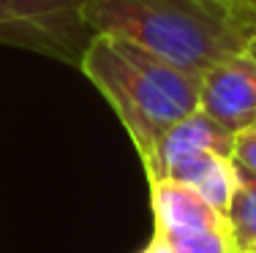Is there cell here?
Masks as SVG:
<instances>
[{
	"label": "cell",
	"instance_id": "6da1fadb",
	"mask_svg": "<svg viewBox=\"0 0 256 253\" xmlns=\"http://www.w3.org/2000/svg\"><path fill=\"white\" fill-rule=\"evenodd\" d=\"M84 16L96 35L123 38L194 79L254 49V33L229 0H90Z\"/></svg>",
	"mask_w": 256,
	"mask_h": 253
},
{
	"label": "cell",
	"instance_id": "7a4b0ae2",
	"mask_svg": "<svg viewBox=\"0 0 256 253\" xmlns=\"http://www.w3.org/2000/svg\"><path fill=\"white\" fill-rule=\"evenodd\" d=\"M79 71L109 101L142 161L172 125L199 109V79L123 38L93 35Z\"/></svg>",
	"mask_w": 256,
	"mask_h": 253
},
{
	"label": "cell",
	"instance_id": "3957f363",
	"mask_svg": "<svg viewBox=\"0 0 256 253\" xmlns=\"http://www.w3.org/2000/svg\"><path fill=\"white\" fill-rule=\"evenodd\" d=\"M90 0H0V44L41 52L79 68L93 30L88 25Z\"/></svg>",
	"mask_w": 256,
	"mask_h": 253
},
{
	"label": "cell",
	"instance_id": "277c9868",
	"mask_svg": "<svg viewBox=\"0 0 256 253\" xmlns=\"http://www.w3.org/2000/svg\"><path fill=\"white\" fill-rule=\"evenodd\" d=\"M199 112L232 134L256 125V49L212 65L199 79Z\"/></svg>",
	"mask_w": 256,
	"mask_h": 253
},
{
	"label": "cell",
	"instance_id": "5b68a950",
	"mask_svg": "<svg viewBox=\"0 0 256 253\" xmlns=\"http://www.w3.org/2000/svg\"><path fill=\"white\" fill-rule=\"evenodd\" d=\"M232 147H234V134L196 109L188 117H182L178 125H172L158 139L153 153L142 161L148 183L166 180L180 164L204 153H218V155H229L232 158Z\"/></svg>",
	"mask_w": 256,
	"mask_h": 253
},
{
	"label": "cell",
	"instance_id": "8992f818",
	"mask_svg": "<svg viewBox=\"0 0 256 253\" xmlns=\"http://www.w3.org/2000/svg\"><path fill=\"white\" fill-rule=\"evenodd\" d=\"M166 180L186 185L188 191H194L210 210H216L218 215L226 218L232 196H234L237 180H234V158L218 153H204L196 158L186 161L169 174Z\"/></svg>",
	"mask_w": 256,
	"mask_h": 253
},
{
	"label": "cell",
	"instance_id": "52a82bcc",
	"mask_svg": "<svg viewBox=\"0 0 256 253\" xmlns=\"http://www.w3.org/2000/svg\"><path fill=\"white\" fill-rule=\"evenodd\" d=\"M237 188L232 196L226 224L237 253H256V174L234 161Z\"/></svg>",
	"mask_w": 256,
	"mask_h": 253
},
{
	"label": "cell",
	"instance_id": "ba28073f",
	"mask_svg": "<svg viewBox=\"0 0 256 253\" xmlns=\"http://www.w3.org/2000/svg\"><path fill=\"white\" fill-rule=\"evenodd\" d=\"M232 158L240 166H246L251 174H256V125L242 134L234 136V147H232Z\"/></svg>",
	"mask_w": 256,
	"mask_h": 253
},
{
	"label": "cell",
	"instance_id": "9c48e42d",
	"mask_svg": "<svg viewBox=\"0 0 256 253\" xmlns=\"http://www.w3.org/2000/svg\"><path fill=\"white\" fill-rule=\"evenodd\" d=\"M136 253H174V251H172V245H169L166 240H161L158 234H153V237H150V243L144 245L142 251H136Z\"/></svg>",
	"mask_w": 256,
	"mask_h": 253
},
{
	"label": "cell",
	"instance_id": "30bf717a",
	"mask_svg": "<svg viewBox=\"0 0 256 253\" xmlns=\"http://www.w3.org/2000/svg\"><path fill=\"white\" fill-rule=\"evenodd\" d=\"M237 8V5H234ZM242 14V19H246V25H248V30H251V33L256 35V11H246V8H237Z\"/></svg>",
	"mask_w": 256,
	"mask_h": 253
},
{
	"label": "cell",
	"instance_id": "8fae6325",
	"mask_svg": "<svg viewBox=\"0 0 256 253\" xmlns=\"http://www.w3.org/2000/svg\"><path fill=\"white\" fill-rule=\"evenodd\" d=\"M232 5L237 8H246V11H256V0H229Z\"/></svg>",
	"mask_w": 256,
	"mask_h": 253
},
{
	"label": "cell",
	"instance_id": "7c38bea8",
	"mask_svg": "<svg viewBox=\"0 0 256 253\" xmlns=\"http://www.w3.org/2000/svg\"><path fill=\"white\" fill-rule=\"evenodd\" d=\"M254 49H256V35H254Z\"/></svg>",
	"mask_w": 256,
	"mask_h": 253
}]
</instances>
